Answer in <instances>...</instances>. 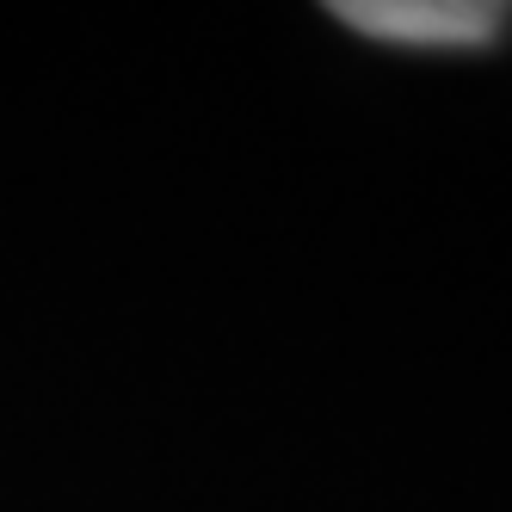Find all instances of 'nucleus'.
<instances>
[{
  "label": "nucleus",
  "mask_w": 512,
  "mask_h": 512,
  "mask_svg": "<svg viewBox=\"0 0 512 512\" xmlns=\"http://www.w3.org/2000/svg\"><path fill=\"white\" fill-rule=\"evenodd\" d=\"M340 25L364 31L377 44H408V50H475L494 44L506 7L488 0H340Z\"/></svg>",
  "instance_id": "nucleus-1"
}]
</instances>
